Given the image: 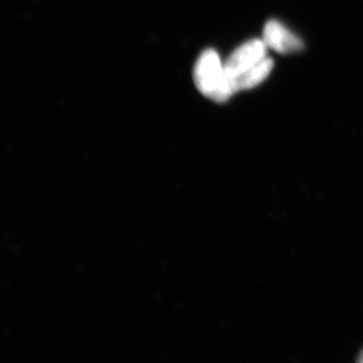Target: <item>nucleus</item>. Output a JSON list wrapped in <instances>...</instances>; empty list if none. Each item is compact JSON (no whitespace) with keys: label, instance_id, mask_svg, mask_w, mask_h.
<instances>
[{"label":"nucleus","instance_id":"f257e3e1","mask_svg":"<svg viewBox=\"0 0 363 363\" xmlns=\"http://www.w3.org/2000/svg\"><path fill=\"white\" fill-rule=\"evenodd\" d=\"M196 87L204 96L216 102H224L233 95L227 80L225 68L214 50H206L196 62Z\"/></svg>","mask_w":363,"mask_h":363},{"label":"nucleus","instance_id":"f03ea898","mask_svg":"<svg viewBox=\"0 0 363 363\" xmlns=\"http://www.w3.org/2000/svg\"><path fill=\"white\" fill-rule=\"evenodd\" d=\"M267 45L264 40H253L241 45L230 55L224 64V68L231 91L234 80L247 73L253 66L267 57Z\"/></svg>","mask_w":363,"mask_h":363},{"label":"nucleus","instance_id":"7ed1b4c3","mask_svg":"<svg viewBox=\"0 0 363 363\" xmlns=\"http://www.w3.org/2000/svg\"><path fill=\"white\" fill-rule=\"evenodd\" d=\"M264 40L267 48H271L279 54H293L304 48V44L297 35L277 21H269L264 26Z\"/></svg>","mask_w":363,"mask_h":363},{"label":"nucleus","instance_id":"20e7f679","mask_svg":"<svg viewBox=\"0 0 363 363\" xmlns=\"http://www.w3.org/2000/svg\"><path fill=\"white\" fill-rule=\"evenodd\" d=\"M272 68H274V61L269 57H266L257 65L253 66L247 73L233 81V85H231L233 93L240 90L252 89L255 86L260 84L269 75Z\"/></svg>","mask_w":363,"mask_h":363},{"label":"nucleus","instance_id":"39448f33","mask_svg":"<svg viewBox=\"0 0 363 363\" xmlns=\"http://www.w3.org/2000/svg\"><path fill=\"white\" fill-rule=\"evenodd\" d=\"M358 360H359V362H363V350L362 352L360 353L359 358H358Z\"/></svg>","mask_w":363,"mask_h":363}]
</instances>
